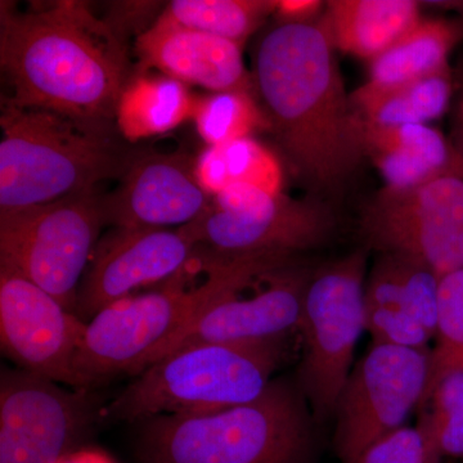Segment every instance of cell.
<instances>
[{"mask_svg": "<svg viewBox=\"0 0 463 463\" xmlns=\"http://www.w3.org/2000/svg\"><path fill=\"white\" fill-rule=\"evenodd\" d=\"M249 91H216L196 99L194 120L207 146L249 138L258 130L270 129L264 109Z\"/></svg>", "mask_w": 463, "mask_h": 463, "instance_id": "cell-26", "label": "cell"}, {"mask_svg": "<svg viewBox=\"0 0 463 463\" xmlns=\"http://www.w3.org/2000/svg\"><path fill=\"white\" fill-rule=\"evenodd\" d=\"M286 341L203 344L175 350L143 370L102 411V419L145 422L249 403L272 383L285 359Z\"/></svg>", "mask_w": 463, "mask_h": 463, "instance_id": "cell-5", "label": "cell"}, {"mask_svg": "<svg viewBox=\"0 0 463 463\" xmlns=\"http://www.w3.org/2000/svg\"><path fill=\"white\" fill-rule=\"evenodd\" d=\"M463 36V21L422 18L401 41L371 62V90H388L449 67L448 57Z\"/></svg>", "mask_w": 463, "mask_h": 463, "instance_id": "cell-22", "label": "cell"}, {"mask_svg": "<svg viewBox=\"0 0 463 463\" xmlns=\"http://www.w3.org/2000/svg\"><path fill=\"white\" fill-rule=\"evenodd\" d=\"M118 190L103 196L106 224L115 228L182 227L209 209L194 175V163L183 154L134 152Z\"/></svg>", "mask_w": 463, "mask_h": 463, "instance_id": "cell-16", "label": "cell"}, {"mask_svg": "<svg viewBox=\"0 0 463 463\" xmlns=\"http://www.w3.org/2000/svg\"><path fill=\"white\" fill-rule=\"evenodd\" d=\"M443 456L421 421L374 440L353 463H441Z\"/></svg>", "mask_w": 463, "mask_h": 463, "instance_id": "cell-29", "label": "cell"}, {"mask_svg": "<svg viewBox=\"0 0 463 463\" xmlns=\"http://www.w3.org/2000/svg\"><path fill=\"white\" fill-rule=\"evenodd\" d=\"M194 106L187 84L141 70L121 91L115 114L118 132L132 143L172 132L194 118Z\"/></svg>", "mask_w": 463, "mask_h": 463, "instance_id": "cell-21", "label": "cell"}, {"mask_svg": "<svg viewBox=\"0 0 463 463\" xmlns=\"http://www.w3.org/2000/svg\"><path fill=\"white\" fill-rule=\"evenodd\" d=\"M136 51L142 71L154 67L161 74L213 93H258L255 79L243 62L242 45L228 39L156 21L138 36Z\"/></svg>", "mask_w": 463, "mask_h": 463, "instance_id": "cell-18", "label": "cell"}, {"mask_svg": "<svg viewBox=\"0 0 463 463\" xmlns=\"http://www.w3.org/2000/svg\"><path fill=\"white\" fill-rule=\"evenodd\" d=\"M431 352L432 373L463 367V269L440 279L437 346Z\"/></svg>", "mask_w": 463, "mask_h": 463, "instance_id": "cell-28", "label": "cell"}, {"mask_svg": "<svg viewBox=\"0 0 463 463\" xmlns=\"http://www.w3.org/2000/svg\"><path fill=\"white\" fill-rule=\"evenodd\" d=\"M440 277L395 254H380L365 281V331L373 344L429 349L437 339Z\"/></svg>", "mask_w": 463, "mask_h": 463, "instance_id": "cell-17", "label": "cell"}, {"mask_svg": "<svg viewBox=\"0 0 463 463\" xmlns=\"http://www.w3.org/2000/svg\"><path fill=\"white\" fill-rule=\"evenodd\" d=\"M61 463H105L102 461H99V458H91L90 456H80L78 453H74V455L67 457L65 461Z\"/></svg>", "mask_w": 463, "mask_h": 463, "instance_id": "cell-32", "label": "cell"}, {"mask_svg": "<svg viewBox=\"0 0 463 463\" xmlns=\"http://www.w3.org/2000/svg\"><path fill=\"white\" fill-rule=\"evenodd\" d=\"M315 268L306 257H243L230 288L152 355L146 368L183 347L288 340L300 327Z\"/></svg>", "mask_w": 463, "mask_h": 463, "instance_id": "cell-8", "label": "cell"}, {"mask_svg": "<svg viewBox=\"0 0 463 463\" xmlns=\"http://www.w3.org/2000/svg\"><path fill=\"white\" fill-rule=\"evenodd\" d=\"M181 228L201 248L221 257H304L332 239L336 219L321 200L268 194L237 212L210 205L196 221Z\"/></svg>", "mask_w": 463, "mask_h": 463, "instance_id": "cell-13", "label": "cell"}, {"mask_svg": "<svg viewBox=\"0 0 463 463\" xmlns=\"http://www.w3.org/2000/svg\"><path fill=\"white\" fill-rule=\"evenodd\" d=\"M255 84L289 164L317 196H336L365 157L364 124L321 24H279L258 48Z\"/></svg>", "mask_w": 463, "mask_h": 463, "instance_id": "cell-1", "label": "cell"}, {"mask_svg": "<svg viewBox=\"0 0 463 463\" xmlns=\"http://www.w3.org/2000/svg\"><path fill=\"white\" fill-rule=\"evenodd\" d=\"M431 374V347L373 344L353 367L335 410L341 463H353L374 440L403 428L425 404Z\"/></svg>", "mask_w": 463, "mask_h": 463, "instance_id": "cell-10", "label": "cell"}, {"mask_svg": "<svg viewBox=\"0 0 463 463\" xmlns=\"http://www.w3.org/2000/svg\"><path fill=\"white\" fill-rule=\"evenodd\" d=\"M199 245L184 231L115 228L99 241L78 291L75 315L85 322L143 286L191 267Z\"/></svg>", "mask_w": 463, "mask_h": 463, "instance_id": "cell-15", "label": "cell"}, {"mask_svg": "<svg viewBox=\"0 0 463 463\" xmlns=\"http://www.w3.org/2000/svg\"><path fill=\"white\" fill-rule=\"evenodd\" d=\"M361 233L379 254L411 259L440 279L463 269V178L383 188L362 212Z\"/></svg>", "mask_w": 463, "mask_h": 463, "instance_id": "cell-11", "label": "cell"}, {"mask_svg": "<svg viewBox=\"0 0 463 463\" xmlns=\"http://www.w3.org/2000/svg\"><path fill=\"white\" fill-rule=\"evenodd\" d=\"M0 65L12 105L83 120L111 121L132 78L118 33L87 3L66 0L29 12L2 2Z\"/></svg>", "mask_w": 463, "mask_h": 463, "instance_id": "cell-2", "label": "cell"}, {"mask_svg": "<svg viewBox=\"0 0 463 463\" xmlns=\"http://www.w3.org/2000/svg\"><path fill=\"white\" fill-rule=\"evenodd\" d=\"M421 410L420 421L430 431L443 458H463V367L432 373Z\"/></svg>", "mask_w": 463, "mask_h": 463, "instance_id": "cell-27", "label": "cell"}, {"mask_svg": "<svg viewBox=\"0 0 463 463\" xmlns=\"http://www.w3.org/2000/svg\"><path fill=\"white\" fill-rule=\"evenodd\" d=\"M455 88L448 67L388 90H371L362 85L350 94V99L359 120L368 127L428 124L446 114Z\"/></svg>", "mask_w": 463, "mask_h": 463, "instance_id": "cell-23", "label": "cell"}, {"mask_svg": "<svg viewBox=\"0 0 463 463\" xmlns=\"http://www.w3.org/2000/svg\"><path fill=\"white\" fill-rule=\"evenodd\" d=\"M365 281L367 251L356 250L316 267L307 283L297 383L317 422L334 417L354 367L356 344L365 331Z\"/></svg>", "mask_w": 463, "mask_h": 463, "instance_id": "cell-7", "label": "cell"}, {"mask_svg": "<svg viewBox=\"0 0 463 463\" xmlns=\"http://www.w3.org/2000/svg\"><path fill=\"white\" fill-rule=\"evenodd\" d=\"M325 3L319 0H276L273 16L279 24H313Z\"/></svg>", "mask_w": 463, "mask_h": 463, "instance_id": "cell-30", "label": "cell"}, {"mask_svg": "<svg viewBox=\"0 0 463 463\" xmlns=\"http://www.w3.org/2000/svg\"><path fill=\"white\" fill-rule=\"evenodd\" d=\"M0 127V213L96 192L100 182L121 179L134 155L111 121L3 99Z\"/></svg>", "mask_w": 463, "mask_h": 463, "instance_id": "cell-3", "label": "cell"}, {"mask_svg": "<svg viewBox=\"0 0 463 463\" xmlns=\"http://www.w3.org/2000/svg\"><path fill=\"white\" fill-rule=\"evenodd\" d=\"M276 9V0H174L157 23L196 30L243 45Z\"/></svg>", "mask_w": 463, "mask_h": 463, "instance_id": "cell-25", "label": "cell"}, {"mask_svg": "<svg viewBox=\"0 0 463 463\" xmlns=\"http://www.w3.org/2000/svg\"><path fill=\"white\" fill-rule=\"evenodd\" d=\"M85 325L47 291L0 264V341L20 370L78 389L74 364Z\"/></svg>", "mask_w": 463, "mask_h": 463, "instance_id": "cell-14", "label": "cell"}, {"mask_svg": "<svg viewBox=\"0 0 463 463\" xmlns=\"http://www.w3.org/2000/svg\"><path fill=\"white\" fill-rule=\"evenodd\" d=\"M421 20L413 0H332L319 24L335 50L373 62Z\"/></svg>", "mask_w": 463, "mask_h": 463, "instance_id": "cell-20", "label": "cell"}, {"mask_svg": "<svg viewBox=\"0 0 463 463\" xmlns=\"http://www.w3.org/2000/svg\"><path fill=\"white\" fill-rule=\"evenodd\" d=\"M194 175L207 196L215 197L234 183L254 185L268 194H283L285 172L272 149L257 139L207 146L194 161Z\"/></svg>", "mask_w": 463, "mask_h": 463, "instance_id": "cell-24", "label": "cell"}, {"mask_svg": "<svg viewBox=\"0 0 463 463\" xmlns=\"http://www.w3.org/2000/svg\"><path fill=\"white\" fill-rule=\"evenodd\" d=\"M102 417L87 389L61 388L26 371L0 376V463H61Z\"/></svg>", "mask_w": 463, "mask_h": 463, "instance_id": "cell-12", "label": "cell"}, {"mask_svg": "<svg viewBox=\"0 0 463 463\" xmlns=\"http://www.w3.org/2000/svg\"><path fill=\"white\" fill-rule=\"evenodd\" d=\"M106 224L99 192L0 213V264L76 310L78 291Z\"/></svg>", "mask_w": 463, "mask_h": 463, "instance_id": "cell-9", "label": "cell"}, {"mask_svg": "<svg viewBox=\"0 0 463 463\" xmlns=\"http://www.w3.org/2000/svg\"><path fill=\"white\" fill-rule=\"evenodd\" d=\"M316 419L297 381L276 379L263 394L209 414L143 422V463H315Z\"/></svg>", "mask_w": 463, "mask_h": 463, "instance_id": "cell-4", "label": "cell"}, {"mask_svg": "<svg viewBox=\"0 0 463 463\" xmlns=\"http://www.w3.org/2000/svg\"><path fill=\"white\" fill-rule=\"evenodd\" d=\"M458 81H457V97L455 105V116H453V133L452 143L453 148H455L457 156L459 158V164H461V174L463 178V74L457 76Z\"/></svg>", "mask_w": 463, "mask_h": 463, "instance_id": "cell-31", "label": "cell"}, {"mask_svg": "<svg viewBox=\"0 0 463 463\" xmlns=\"http://www.w3.org/2000/svg\"><path fill=\"white\" fill-rule=\"evenodd\" d=\"M239 265V258L212 254L201 264L209 279L200 288L185 289L183 272L158 291L123 298L100 310L85 325L76 353L78 389L90 390L121 373H141L152 355L230 288Z\"/></svg>", "mask_w": 463, "mask_h": 463, "instance_id": "cell-6", "label": "cell"}, {"mask_svg": "<svg viewBox=\"0 0 463 463\" xmlns=\"http://www.w3.org/2000/svg\"><path fill=\"white\" fill-rule=\"evenodd\" d=\"M365 157H370L389 190L405 191L443 178H462L455 148L428 124L376 128L364 125Z\"/></svg>", "mask_w": 463, "mask_h": 463, "instance_id": "cell-19", "label": "cell"}]
</instances>
